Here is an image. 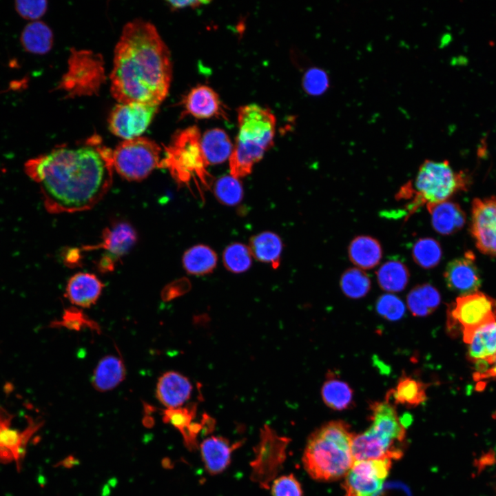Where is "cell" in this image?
<instances>
[{
  "mask_svg": "<svg viewBox=\"0 0 496 496\" xmlns=\"http://www.w3.org/2000/svg\"><path fill=\"white\" fill-rule=\"evenodd\" d=\"M112 152L94 138L83 147H59L30 158L24 172L38 184L49 213L83 211L94 207L112 186Z\"/></svg>",
  "mask_w": 496,
  "mask_h": 496,
  "instance_id": "cell-1",
  "label": "cell"
},
{
  "mask_svg": "<svg viewBox=\"0 0 496 496\" xmlns=\"http://www.w3.org/2000/svg\"><path fill=\"white\" fill-rule=\"evenodd\" d=\"M172 79L169 50L155 26L143 19L127 23L116 45L111 92L119 103L158 106Z\"/></svg>",
  "mask_w": 496,
  "mask_h": 496,
  "instance_id": "cell-2",
  "label": "cell"
},
{
  "mask_svg": "<svg viewBox=\"0 0 496 496\" xmlns=\"http://www.w3.org/2000/svg\"><path fill=\"white\" fill-rule=\"evenodd\" d=\"M349 425L342 420L330 421L309 437L302 464L315 480L331 482L345 476L354 459L351 452L353 437Z\"/></svg>",
  "mask_w": 496,
  "mask_h": 496,
  "instance_id": "cell-3",
  "label": "cell"
},
{
  "mask_svg": "<svg viewBox=\"0 0 496 496\" xmlns=\"http://www.w3.org/2000/svg\"><path fill=\"white\" fill-rule=\"evenodd\" d=\"M276 121L266 107L256 104L238 110V134L229 158L230 175L240 178L249 175L273 144Z\"/></svg>",
  "mask_w": 496,
  "mask_h": 496,
  "instance_id": "cell-4",
  "label": "cell"
},
{
  "mask_svg": "<svg viewBox=\"0 0 496 496\" xmlns=\"http://www.w3.org/2000/svg\"><path fill=\"white\" fill-rule=\"evenodd\" d=\"M468 176L462 171L455 172L448 161L426 160L420 167L414 182H408L399 191L397 198L409 199L406 207L408 216L424 205L441 203L469 185Z\"/></svg>",
  "mask_w": 496,
  "mask_h": 496,
  "instance_id": "cell-5",
  "label": "cell"
},
{
  "mask_svg": "<svg viewBox=\"0 0 496 496\" xmlns=\"http://www.w3.org/2000/svg\"><path fill=\"white\" fill-rule=\"evenodd\" d=\"M201 134L196 126H191L175 134L165 147L162 167L167 168L179 186L193 184L203 197L209 189L211 176L200 145Z\"/></svg>",
  "mask_w": 496,
  "mask_h": 496,
  "instance_id": "cell-6",
  "label": "cell"
},
{
  "mask_svg": "<svg viewBox=\"0 0 496 496\" xmlns=\"http://www.w3.org/2000/svg\"><path fill=\"white\" fill-rule=\"evenodd\" d=\"M114 169L125 179L139 181L162 167V149L145 137L125 140L112 152Z\"/></svg>",
  "mask_w": 496,
  "mask_h": 496,
  "instance_id": "cell-7",
  "label": "cell"
},
{
  "mask_svg": "<svg viewBox=\"0 0 496 496\" xmlns=\"http://www.w3.org/2000/svg\"><path fill=\"white\" fill-rule=\"evenodd\" d=\"M495 321L496 301L478 291L460 296L447 311L448 330L451 333H462L466 344L476 329Z\"/></svg>",
  "mask_w": 496,
  "mask_h": 496,
  "instance_id": "cell-8",
  "label": "cell"
},
{
  "mask_svg": "<svg viewBox=\"0 0 496 496\" xmlns=\"http://www.w3.org/2000/svg\"><path fill=\"white\" fill-rule=\"evenodd\" d=\"M104 79L103 60L88 50H72L68 72L63 76L60 88L69 95L95 93Z\"/></svg>",
  "mask_w": 496,
  "mask_h": 496,
  "instance_id": "cell-9",
  "label": "cell"
},
{
  "mask_svg": "<svg viewBox=\"0 0 496 496\" xmlns=\"http://www.w3.org/2000/svg\"><path fill=\"white\" fill-rule=\"evenodd\" d=\"M14 415L0 406V463L14 462L17 471L21 468L29 441L41 427L43 422L26 416L27 425L22 430L12 424Z\"/></svg>",
  "mask_w": 496,
  "mask_h": 496,
  "instance_id": "cell-10",
  "label": "cell"
},
{
  "mask_svg": "<svg viewBox=\"0 0 496 496\" xmlns=\"http://www.w3.org/2000/svg\"><path fill=\"white\" fill-rule=\"evenodd\" d=\"M136 239V232L131 225L118 222L103 230L99 244L83 246L78 249L79 251L102 250L97 268L101 273H105L114 270L117 262L130 251Z\"/></svg>",
  "mask_w": 496,
  "mask_h": 496,
  "instance_id": "cell-11",
  "label": "cell"
},
{
  "mask_svg": "<svg viewBox=\"0 0 496 496\" xmlns=\"http://www.w3.org/2000/svg\"><path fill=\"white\" fill-rule=\"evenodd\" d=\"M391 468L389 459L354 461L342 484L344 496H375Z\"/></svg>",
  "mask_w": 496,
  "mask_h": 496,
  "instance_id": "cell-12",
  "label": "cell"
},
{
  "mask_svg": "<svg viewBox=\"0 0 496 496\" xmlns=\"http://www.w3.org/2000/svg\"><path fill=\"white\" fill-rule=\"evenodd\" d=\"M157 106L141 103H119L112 110L108 123L112 134L125 140L139 136L147 129Z\"/></svg>",
  "mask_w": 496,
  "mask_h": 496,
  "instance_id": "cell-13",
  "label": "cell"
},
{
  "mask_svg": "<svg viewBox=\"0 0 496 496\" xmlns=\"http://www.w3.org/2000/svg\"><path fill=\"white\" fill-rule=\"evenodd\" d=\"M470 230L478 250L496 257V197L473 200Z\"/></svg>",
  "mask_w": 496,
  "mask_h": 496,
  "instance_id": "cell-14",
  "label": "cell"
},
{
  "mask_svg": "<svg viewBox=\"0 0 496 496\" xmlns=\"http://www.w3.org/2000/svg\"><path fill=\"white\" fill-rule=\"evenodd\" d=\"M369 409L371 425L368 429L381 439L402 446L406 435L404 424L393 405L386 399L371 403Z\"/></svg>",
  "mask_w": 496,
  "mask_h": 496,
  "instance_id": "cell-15",
  "label": "cell"
},
{
  "mask_svg": "<svg viewBox=\"0 0 496 496\" xmlns=\"http://www.w3.org/2000/svg\"><path fill=\"white\" fill-rule=\"evenodd\" d=\"M444 277L447 287L461 296L477 292L481 278L474 254L467 251L462 257L448 262Z\"/></svg>",
  "mask_w": 496,
  "mask_h": 496,
  "instance_id": "cell-16",
  "label": "cell"
},
{
  "mask_svg": "<svg viewBox=\"0 0 496 496\" xmlns=\"http://www.w3.org/2000/svg\"><path fill=\"white\" fill-rule=\"evenodd\" d=\"M185 113L197 118H226L219 96L210 87L200 85L192 88L183 101Z\"/></svg>",
  "mask_w": 496,
  "mask_h": 496,
  "instance_id": "cell-17",
  "label": "cell"
},
{
  "mask_svg": "<svg viewBox=\"0 0 496 496\" xmlns=\"http://www.w3.org/2000/svg\"><path fill=\"white\" fill-rule=\"evenodd\" d=\"M354 461L398 459L402 456V447L383 440L369 429L354 435L351 443Z\"/></svg>",
  "mask_w": 496,
  "mask_h": 496,
  "instance_id": "cell-18",
  "label": "cell"
},
{
  "mask_svg": "<svg viewBox=\"0 0 496 496\" xmlns=\"http://www.w3.org/2000/svg\"><path fill=\"white\" fill-rule=\"evenodd\" d=\"M468 358L482 373L496 362V321L476 329L468 342Z\"/></svg>",
  "mask_w": 496,
  "mask_h": 496,
  "instance_id": "cell-19",
  "label": "cell"
},
{
  "mask_svg": "<svg viewBox=\"0 0 496 496\" xmlns=\"http://www.w3.org/2000/svg\"><path fill=\"white\" fill-rule=\"evenodd\" d=\"M192 385L189 379L178 372L169 371L158 378L156 397L167 409L180 407L191 396Z\"/></svg>",
  "mask_w": 496,
  "mask_h": 496,
  "instance_id": "cell-20",
  "label": "cell"
},
{
  "mask_svg": "<svg viewBox=\"0 0 496 496\" xmlns=\"http://www.w3.org/2000/svg\"><path fill=\"white\" fill-rule=\"evenodd\" d=\"M103 287L104 285L95 275L79 272L68 280L65 296L74 305L88 308L96 302Z\"/></svg>",
  "mask_w": 496,
  "mask_h": 496,
  "instance_id": "cell-21",
  "label": "cell"
},
{
  "mask_svg": "<svg viewBox=\"0 0 496 496\" xmlns=\"http://www.w3.org/2000/svg\"><path fill=\"white\" fill-rule=\"evenodd\" d=\"M238 443L231 445L220 436H211L200 444V453L206 470L211 475L222 473L231 462V454Z\"/></svg>",
  "mask_w": 496,
  "mask_h": 496,
  "instance_id": "cell-22",
  "label": "cell"
},
{
  "mask_svg": "<svg viewBox=\"0 0 496 496\" xmlns=\"http://www.w3.org/2000/svg\"><path fill=\"white\" fill-rule=\"evenodd\" d=\"M125 376L126 369L122 358L110 354L103 357L97 363L91 382L97 391L106 392L118 386Z\"/></svg>",
  "mask_w": 496,
  "mask_h": 496,
  "instance_id": "cell-23",
  "label": "cell"
},
{
  "mask_svg": "<svg viewBox=\"0 0 496 496\" xmlns=\"http://www.w3.org/2000/svg\"><path fill=\"white\" fill-rule=\"evenodd\" d=\"M431 224L440 234L450 235L460 230L466 222V215L460 206L454 202L445 200L428 205Z\"/></svg>",
  "mask_w": 496,
  "mask_h": 496,
  "instance_id": "cell-24",
  "label": "cell"
},
{
  "mask_svg": "<svg viewBox=\"0 0 496 496\" xmlns=\"http://www.w3.org/2000/svg\"><path fill=\"white\" fill-rule=\"evenodd\" d=\"M200 145L207 165H218L229 160L234 145L227 132L212 128L201 135Z\"/></svg>",
  "mask_w": 496,
  "mask_h": 496,
  "instance_id": "cell-25",
  "label": "cell"
},
{
  "mask_svg": "<svg viewBox=\"0 0 496 496\" xmlns=\"http://www.w3.org/2000/svg\"><path fill=\"white\" fill-rule=\"evenodd\" d=\"M348 255L350 260L359 269H369L379 264L382 249L375 238L369 236H359L350 242Z\"/></svg>",
  "mask_w": 496,
  "mask_h": 496,
  "instance_id": "cell-26",
  "label": "cell"
},
{
  "mask_svg": "<svg viewBox=\"0 0 496 496\" xmlns=\"http://www.w3.org/2000/svg\"><path fill=\"white\" fill-rule=\"evenodd\" d=\"M427 386L422 381L404 374L395 387L387 393L386 399H391L395 404L415 408L426 401Z\"/></svg>",
  "mask_w": 496,
  "mask_h": 496,
  "instance_id": "cell-27",
  "label": "cell"
},
{
  "mask_svg": "<svg viewBox=\"0 0 496 496\" xmlns=\"http://www.w3.org/2000/svg\"><path fill=\"white\" fill-rule=\"evenodd\" d=\"M251 256L259 261L269 263L273 269L280 265L282 242L271 231H264L254 236L249 245Z\"/></svg>",
  "mask_w": 496,
  "mask_h": 496,
  "instance_id": "cell-28",
  "label": "cell"
},
{
  "mask_svg": "<svg viewBox=\"0 0 496 496\" xmlns=\"http://www.w3.org/2000/svg\"><path fill=\"white\" fill-rule=\"evenodd\" d=\"M321 396L324 404L336 411H343L353 406V391L349 384L330 372L327 374L321 389Z\"/></svg>",
  "mask_w": 496,
  "mask_h": 496,
  "instance_id": "cell-29",
  "label": "cell"
},
{
  "mask_svg": "<svg viewBox=\"0 0 496 496\" xmlns=\"http://www.w3.org/2000/svg\"><path fill=\"white\" fill-rule=\"evenodd\" d=\"M217 255L209 247L196 245L188 249L183 256V265L192 275L203 276L213 271L217 264Z\"/></svg>",
  "mask_w": 496,
  "mask_h": 496,
  "instance_id": "cell-30",
  "label": "cell"
},
{
  "mask_svg": "<svg viewBox=\"0 0 496 496\" xmlns=\"http://www.w3.org/2000/svg\"><path fill=\"white\" fill-rule=\"evenodd\" d=\"M380 287L387 292H400L406 287L409 272L402 261L393 259L380 266L376 272Z\"/></svg>",
  "mask_w": 496,
  "mask_h": 496,
  "instance_id": "cell-31",
  "label": "cell"
},
{
  "mask_svg": "<svg viewBox=\"0 0 496 496\" xmlns=\"http://www.w3.org/2000/svg\"><path fill=\"white\" fill-rule=\"evenodd\" d=\"M439 291L430 284L412 289L407 295V305L413 315L426 316L433 312L440 303Z\"/></svg>",
  "mask_w": 496,
  "mask_h": 496,
  "instance_id": "cell-32",
  "label": "cell"
},
{
  "mask_svg": "<svg viewBox=\"0 0 496 496\" xmlns=\"http://www.w3.org/2000/svg\"><path fill=\"white\" fill-rule=\"evenodd\" d=\"M23 48L34 54H43L52 48L53 36L50 28L41 21L28 23L21 34Z\"/></svg>",
  "mask_w": 496,
  "mask_h": 496,
  "instance_id": "cell-33",
  "label": "cell"
},
{
  "mask_svg": "<svg viewBox=\"0 0 496 496\" xmlns=\"http://www.w3.org/2000/svg\"><path fill=\"white\" fill-rule=\"evenodd\" d=\"M340 285L342 292L347 297L358 299L369 293L371 280L361 269L350 268L342 273Z\"/></svg>",
  "mask_w": 496,
  "mask_h": 496,
  "instance_id": "cell-34",
  "label": "cell"
},
{
  "mask_svg": "<svg viewBox=\"0 0 496 496\" xmlns=\"http://www.w3.org/2000/svg\"><path fill=\"white\" fill-rule=\"evenodd\" d=\"M440 243L432 238H421L413 247L412 256L414 261L424 269H431L439 264L442 258Z\"/></svg>",
  "mask_w": 496,
  "mask_h": 496,
  "instance_id": "cell-35",
  "label": "cell"
},
{
  "mask_svg": "<svg viewBox=\"0 0 496 496\" xmlns=\"http://www.w3.org/2000/svg\"><path fill=\"white\" fill-rule=\"evenodd\" d=\"M50 326L53 328L64 327L72 331H81L88 328L97 333L101 331L99 324L77 307L65 309L61 319L52 321Z\"/></svg>",
  "mask_w": 496,
  "mask_h": 496,
  "instance_id": "cell-36",
  "label": "cell"
},
{
  "mask_svg": "<svg viewBox=\"0 0 496 496\" xmlns=\"http://www.w3.org/2000/svg\"><path fill=\"white\" fill-rule=\"evenodd\" d=\"M223 260L227 270L239 273L249 269L252 263V256L249 247L235 242L225 248L223 254Z\"/></svg>",
  "mask_w": 496,
  "mask_h": 496,
  "instance_id": "cell-37",
  "label": "cell"
},
{
  "mask_svg": "<svg viewBox=\"0 0 496 496\" xmlns=\"http://www.w3.org/2000/svg\"><path fill=\"white\" fill-rule=\"evenodd\" d=\"M214 192L222 204L235 205L242 198L243 188L239 178L231 175H225L216 180L214 186Z\"/></svg>",
  "mask_w": 496,
  "mask_h": 496,
  "instance_id": "cell-38",
  "label": "cell"
},
{
  "mask_svg": "<svg viewBox=\"0 0 496 496\" xmlns=\"http://www.w3.org/2000/svg\"><path fill=\"white\" fill-rule=\"evenodd\" d=\"M196 413L195 404L185 407L167 409L163 411V420L178 430L183 439L187 436L189 428L193 423Z\"/></svg>",
  "mask_w": 496,
  "mask_h": 496,
  "instance_id": "cell-39",
  "label": "cell"
},
{
  "mask_svg": "<svg viewBox=\"0 0 496 496\" xmlns=\"http://www.w3.org/2000/svg\"><path fill=\"white\" fill-rule=\"evenodd\" d=\"M375 308L382 317L389 320H400L405 313L403 302L390 293L381 296L376 302Z\"/></svg>",
  "mask_w": 496,
  "mask_h": 496,
  "instance_id": "cell-40",
  "label": "cell"
},
{
  "mask_svg": "<svg viewBox=\"0 0 496 496\" xmlns=\"http://www.w3.org/2000/svg\"><path fill=\"white\" fill-rule=\"evenodd\" d=\"M303 88L309 94L320 95L329 87V77L322 69L312 68L308 70L303 76Z\"/></svg>",
  "mask_w": 496,
  "mask_h": 496,
  "instance_id": "cell-41",
  "label": "cell"
},
{
  "mask_svg": "<svg viewBox=\"0 0 496 496\" xmlns=\"http://www.w3.org/2000/svg\"><path fill=\"white\" fill-rule=\"evenodd\" d=\"M272 496H302V489L293 474L276 479L271 485Z\"/></svg>",
  "mask_w": 496,
  "mask_h": 496,
  "instance_id": "cell-42",
  "label": "cell"
},
{
  "mask_svg": "<svg viewBox=\"0 0 496 496\" xmlns=\"http://www.w3.org/2000/svg\"><path fill=\"white\" fill-rule=\"evenodd\" d=\"M15 7L22 17L35 20L44 14L48 5L45 1H17Z\"/></svg>",
  "mask_w": 496,
  "mask_h": 496,
  "instance_id": "cell-43",
  "label": "cell"
},
{
  "mask_svg": "<svg viewBox=\"0 0 496 496\" xmlns=\"http://www.w3.org/2000/svg\"><path fill=\"white\" fill-rule=\"evenodd\" d=\"M187 281L188 280H180L170 284L162 291V299L165 301H169L183 295L188 291L190 287Z\"/></svg>",
  "mask_w": 496,
  "mask_h": 496,
  "instance_id": "cell-44",
  "label": "cell"
},
{
  "mask_svg": "<svg viewBox=\"0 0 496 496\" xmlns=\"http://www.w3.org/2000/svg\"><path fill=\"white\" fill-rule=\"evenodd\" d=\"M171 7L174 8H195L198 7L203 4L209 3V1H167Z\"/></svg>",
  "mask_w": 496,
  "mask_h": 496,
  "instance_id": "cell-45",
  "label": "cell"
},
{
  "mask_svg": "<svg viewBox=\"0 0 496 496\" xmlns=\"http://www.w3.org/2000/svg\"><path fill=\"white\" fill-rule=\"evenodd\" d=\"M475 379L476 380L495 379L496 380V362L493 364V366L485 371L482 373H475Z\"/></svg>",
  "mask_w": 496,
  "mask_h": 496,
  "instance_id": "cell-46",
  "label": "cell"
},
{
  "mask_svg": "<svg viewBox=\"0 0 496 496\" xmlns=\"http://www.w3.org/2000/svg\"><path fill=\"white\" fill-rule=\"evenodd\" d=\"M76 462H77L76 459H75L74 457H67L66 459H63L61 462V465H62L65 467H71L74 464H76Z\"/></svg>",
  "mask_w": 496,
  "mask_h": 496,
  "instance_id": "cell-47",
  "label": "cell"
}]
</instances>
